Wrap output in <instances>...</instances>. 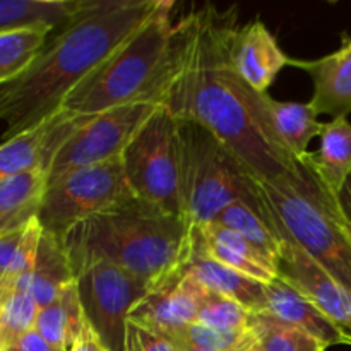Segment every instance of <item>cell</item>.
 <instances>
[{
    "instance_id": "cell-25",
    "label": "cell",
    "mask_w": 351,
    "mask_h": 351,
    "mask_svg": "<svg viewBox=\"0 0 351 351\" xmlns=\"http://www.w3.org/2000/svg\"><path fill=\"white\" fill-rule=\"evenodd\" d=\"M53 29L36 24L0 31V86L16 81L33 65Z\"/></svg>"
},
{
    "instance_id": "cell-11",
    "label": "cell",
    "mask_w": 351,
    "mask_h": 351,
    "mask_svg": "<svg viewBox=\"0 0 351 351\" xmlns=\"http://www.w3.org/2000/svg\"><path fill=\"white\" fill-rule=\"evenodd\" d=\"M271 225L280 235L281 242L278 278L308 298L331 321L351 335V291L314 257L308 256L276 223L271 221Z\"/></svg>"
},
{
    "instance_id": "cell-33",
    "label": "cell",
    "mask_w": 351,
    "mask_h": 351,
    "mask_svg": "<svg viewBox=\"0 0 351 351\" xmlns=\"http://www.w3.org/2000/svg\"><path fill=\"white\" fill-rule=\"evenodd\" d=\"M5 351H58L53 346L48 345L36 331L27 332L26 336H23L21 339H17L16 343L9 345Z\"/></svg>"
},
{
    "instance_id": "cell-28",
    "label": "cell",
    "mask_w": 351,
    "mask_h": 351,
    "mask_svg": "<svg viewBox=\"0 0 351 351\" xmlns=\"http://www.w3.org/2000/svg\"><path fill=\"white\" fill-rule=\"evenodd\" d=\"M252 321V312L239 302L202 287L195 322L221 331H245Z\"/></svg>"
},
{
    "instance_id": "cell-12",
    "label": "cell",
    "mask_w": 351,
    "mask_h": 351,
    "mask_svg": "<svg viewBox=\"0 0 351 351\" xmlns=\"http://www.w3.org/2000/svg\"><path fill=\"white\" fill-rule=\"evenodd\" d=\"M89 117L62 108L24 132L3 141L0 144V180L29 171L47 175L60 147Z\"/></svg>"
},
{
    "instance_id": "cell-27",
    "label": "cell",
    "mask_w": 351,
    "mask_h": 351,
    "mask_svg": "<svg viewBox=\"0 0 351 351\" xmlns=\"http://www.w3.org/2000/svg\"><path fill=\"white\" fill-rule=\"evenodd\" d=\"M40 307L26 285H16L2 302L0 314V345L7 348L27 332L34 331Z\"/></svg>"
},
{
    "instance_id": "cell-31",
    "label": "cell",
    "mask_w": 351,
    "mask_h": 351,
    "mask_svg": "<svg viewBox=\"0 0 351 351\" xmlns=\"http://www.w3.org/2000/svg\"><path fill=\"white\" fill-rule=\"evenodd\" d=\"M123 351H182L165 336L143 328L132 321H127L125 326V341Z\"/></svg>"
},
{
    "instance_id": "cell-23",
    "label": "cell",
    "mask_w": 351,
    "mask_h": 351,
    "mask_svg": "<svg viewBox=\"0 0 351 351\" xmlns=\"http://www.w3.org/2000/svg\"><path fill=\"white\" fill-rule=\"evenodd\" d=\"M259 187V185H257ZM215 223L225 226V228L233 230L249 240L252 245L263 254H266L271 261L280 263V252H281V242L280 235L276 230L273 228L267 216L266 204H264L263 197L257 201H237L233 204L226 206L218 216H216Z\"/></svg>"
},
{
    "instance_id": "cell-7",
    "label": "cell",
    "mask_w": 351,
    "mask_h": 351,
    "mask_svg": "<svg viewBox=\"0 0 351 351\" xmlns=\"http://www.w3.org/2000/svg\"><path fill=\"white\" fill-rule=\"evenodd\" d=\"M122 161L129 187L137 199L185 219L178 120L165 106L160 105L141 127L122 153Z\"/></svg>"
},
{
    "instance_id": "cell-24",
    "label": "cell",
    "mask_w": 351,
    "mask_h": 351,
    "mask_svg": "<svg viewBox=\"0 0 351 351\" xmlns=\"http://www.w3.org/2000/svg\"><path fill=\"white\" fill-rule=\"evenodd\" d=\"M84 321L86 315L74 281L51 304L40 308L34 331L55 350L64 351L69 341L81 331Z\"/></svg>"
},
{
    "instance_id": "cell-36",
    "label": "cell",
    "mask_w": 351,
    "mask_h": 351,
    "mask_svg": "<svg viewBox=\"0 0 351 351\" xmlns=\"http://www.w3.org/2000/svg\"><path fill=\"white\" fill-rule=\"evenodd\" d=\"M178 346V345H177ZM182 351H202V350H195V348H191V346H178Z\"/></svg>"
},
{
    "instance_id": "cell-6",
    "label": "cell",
    "mask_w": 351,
    "mask_h": 351,
    "mask_svg": "<svg viewBox=\"0 0 351 351\" xmlns=\"http://www.w3.org/2000/svg\"><path fill=\"white\" fill-rule=\"evenodd\" d=\"M178 136L182 204L191 225L215 221L237 201L259 199L257 178L208 129L178 120Z\"/></svg>"
},
{
    "instance_id": "cell-20",
    "label": "cell",
    "mask_w": 351,
    "mask_h": 351,
    "mask_svg": "<svg viewBox=\"0 0 351 351\" xmlns=\"http://www.w3.org/2000/svg\"><path fill=\"white\" fill-rule=\"evenodd\" d=\"M184 271L204 288L233 298L252 314L261 311V305L264 302V290H266V285L261 281L243 276L233 271L232 267L223 266L194 249L187 263L184 264Z\"/></svg>"
},
{
    "instance_id": "cell-26",
    "label": "cell",
    "mask_w": 351,
    "mask_h": 351,
    "mask_svg": "<svg viewBox=\"0 0 351 351\" xmlns=\"http://www.w3.org/2000/svg\"><path fill=\"white\" fill-rule=\"evenodd\" d=\"M82 3L84 0H0V31L36 24L57 27Z\"/></svg>"
},
{
    "instance_id": "cell-8",
    "label": "cell",
    "mask_w": 351,
    "mask_h": 351,
    "mask_svg": "<svg viewBox=\"0 0 351 351\" xmlns=\"http://www.w3.org/2000/svg\"><path fill=\"white\" fill-rule=\"evenodd\" d=\"M136 197L123 171L122 156L67 171L47 184L38 221L62 242L77 223L110 211Z\"/></svg>"
},
{
    "instance_id": "cell-39",
    "label": "cell",
    "mask_w": 351,
    "mask_h": 351,
    "mask_svg": "<svg viewBox=\"0 0 351 351\" xmlns=\"http://www.w3.org/2000/svg\"><path fill=\"white\" fill-rule=\"evenodd\" d=\"M0 351H5V348H3V346H2V345H0Z\"/></svg>"
},
{
    "instance_id": "cell-2",
    "label": "cell",
    "mask_w": 351,
    "mask_h": 351,
    "mask_svg": "<svg viewBox=\"0 0 351 351\" xmlns=\"http://www.w3.org/2000/svg\"><path fill=\"white\" fill-rule=\"evenodd\" d=\"M161 0H84L58 24L29 69L0 86L3 139L17 136L64 108L67 96L108 60L160 7Z\"/></svg>"
},
{
    "instance_id": "cell-13",
    "label": "cell",
    "mask_w": 351,
    "mask_h": 351,
    "mask_svg": "<svg viewBox=\"0 0 351 351\" xmlns=\"http://www.w3.org/2000/svg\"><path fill=\"white\" fill-rule=\"evenodd\" d=\"M202 285L184 266L154 285L149 293L132 308L129 321L171 339L185 326L195 322Z\"/></svg>"
},
{
    "instance_id": "cell-10",
    "label": "cell",
    "mask_w": 351,
    "mask_h": 351,
    "mask_svg": "<svg viewBox=\"0 0 351 351\" xmlns=\"http://www.w3.org/2000/svg\"><path fill=\"white\" fill-rule=\"evenodd\" d=\"M158 108L160 105L154 101H134L89 117L60 147L47 173V184L67 171L122 156L134 136Z\"/></svg>"
},
{
    "instance_id": "cell-21",
    "label": "cell",
    "mask_w": 351,
    "mask_h": 351,
    "mask_svg": "<svg viewBox=\"0 0 351 351\" xmlns=\"http://www.w3.org/2000/svg\"><path fill=\"white\" fill-rule=\"evenodd\" d=\"M74 281V271L64 245L57 237L43 230L29 276V290L38 307L51 304Z\"/></svg>"
},
{
    "instance_id": "cell-5",
    "label": "cell",
    "mask_w": 351,
    "mask_h": 351,
    "mask_svg": "<svg viewBox=\"0 0 351 351\" xmlns=\"http://www.w3.org/2000/svg\"><path fill=\"white\" fill-rule=\"evenodd\" d=\"M257 185L271 221L351 291V237L339 199L304 163L295 173Z\"/></svg>"
},
{
    "instance_id": "cell-18",
    "label": "cell",
    "mask_w": 351,
    "mask_h": 351,
    "mask_svg": "<svg viewBox=\"0 0 351 351\" xmlns=\"http://www.w3.org/2000/svg\"><path fill=\"white\" fill-rule=\"evenodd\" d=\"M321 146L308 151L300 163L311 168L321 184L339 199L343 187L351 178V122L348 117L332 119L322 125Z\"/></svg>"
},
{
    "instance_id": "cell-29",
    "label": "cell",
    "mask_w": 351,
    "mask_h": 351,
    "mask_svg": "<svg viewBox=\"0 0 351 351\" xmlns=\"http://www.w3.org/2000/svg\"><path fill=\"white\" fill-rule=\"evenodd\" d=\"M261 351H326L311 335L264 315H254L250 324Z\"/></svg>"
},
{
    "instance_id": "cell-34",
    "label": "cell",
    "mask_w": 351,
    "mask_h": 351,
    "mask_svg": "<svg viewBox=\"0 0 351 351\" xmlns=\"http://www.w3.org/2000/svg\"><path fill=\"white\" fill-rule=\"evenodd\" d=\"M339 204H341L343 213H345L346 218L351 221V178L346 182V185L343 187L341 194H339Z\"/></svg>"
},
{
    "instance_id": "cell-30",
    "label": "cell",
    "mask_w": 351,
    "mask_h": 351,
    "mask_svg": "<svg viewBox=\"0 0 351 351\" xmlns=\"http://www.w3.org/2000/svg\"><path fill=\"white\" fill-rule=\"evenodd\" d=\"M254 339L252 329L245 331H221L199 322L185 326L170 341L178 346H191L202 351H239Z\"/></svg>"
},
{
    "instance_id": "cell-35",
    "label": "cell",
    "mask_w": 351,
    "mask_h": 351,
    "mask_svg": "<svg viewBox=\"0 0 351 351\" xmlns=\"http://www.w3.org/2000/svg\"><path fill=\"white\" fill-rule=\"evenodd\" d=\"M239 351H261V348H259V345H257V343H256V338H254L252 341L249 343V345L243 346V348L239 350Z\"/></svg>"
},
{
    "instance_id": "cell-38",
    "label": "cell",
    "mask_w": 351,
    "mask_h": 351,
    "mask_svg": "<svg viewBox=\"0 0 351 351\" xmlns=\"http://www.w3.org/2000/svg\"><path fill=\"white\" fill-rule=\"evenodd\" d=\"M2 302L3 300H2V298H0V314H2Z\"/></svg>"
},
{
    "instance_id": "cell-15",
    "label": "cell",
    "mask_w": 351,
    "mask_h": 351,
    "mask_svg": "<svg viewBox=\"0 0 351 351\" xmlns=\"http://www.w3.org/2000/svg\"><path fill=\"white\" fill-rule=\"evenodd\" d=\"M254 315H264L298 331L307 332L326 348L351 346V335L348 331L339 328L321 308L315 307L308 298L298 293L280 278L266 285L261 311Z\"/></svg>"
},
{
    "instance_id": "cell-1",
    "label": "cell",
    "mask_w": 351,
    "mask_h": 351,
    "mask_svg": "<svg viewBox=\"0 0 351 351\" xmlns=\"http://www.w3.org/2000/svg\"><path fill=\"white\" fill-rule=\"evenodd\" d=\"M235 9L208 5L178 19V40L160 98L175 119L195 122L225 144L257 180L295 173V160L278 141L261 93L230 64Z\"/></svg>"
},
{
    "instance_id": "cell-17",
    "label": "cell",
    "mask_w": 351,
    "mask_h": 351,
    "mask_svg": "<svg viewBox=\"0 0 351 351\" xmlns=\"http://www.w3.org/2000/svg\"><path fill=\"white\" fill-rule=\"evenodd\" d=\"M290 65L307 72L314 84L308 105L317 115L332 119L351 113V36L345 34L338 50L315 60H295Z\"/></svg>"
},
{
    "instance_id": "cell-19",
    "label": "cell",
    "mask_w": 351,
    "mask_h": 351,
    "mask_svg": "<svg viewBox=\"0 0 351 351\" xmlns=\"http://www.w3.org/2000/svg\"><path fill=\"white\" fill-rule=\"evenodd\" d=\"M261 103L278 141L300 161L308 153L312 139L319 137L324 122H319V115L308 103L278 101L267 93H261Z\"/></svg>"
},
{
    "instance_id": "cell-22",
    "label": "cell",
    "mask_w": 351,
    "mask_h": 351,
    "mask_svg": "<svg viewBox=\"0 0 351 351\" xmlns=\"http://www.w3.org/2000/svg\"><path fill=\"white\" fill-rule=\"evenodd\" d=\"M45 189L47 175L43 171L0 180V237L23 228L36 218Z\"/></svg>"
},
{
    "instance_id": "cell-37",
    "label": "cell",
    "mask_w": 351,
    "mask_h": 351,
    "mask_svg": "<svg viewBox=\"0 0 351 351\" xmlns=\"http://www.w3.org/2000/svg\"><path fill=\"white\" fill-rule=\"evenodd\" d=\"M348 233H350V237H351V221L348 219Z\"/></svg>"
},
{
    "instance_id": "cell-9",
    "label": "cell",
    "mask_w": 351,
    "mask_h": 351,
    "mask_svg": "<svg viewBox=\"0 0 351 351\" xmlns=\"http://www.w3.org/2000/svg\"><path fill=\"white\" fill-rule=\"evenodd\" d=\"M86 319L110 351H123L125 326L132 308L153 285L108 263H96L75 276Z\"/></svg>"
},
{
    "instance_id": "cell-14",
    "label": "cell",
    "mask_w": 351,
    "mask_h": 351,
    "mask_svg": "<svg viewBox=\"0 0 351 351\" xmlns=\"http://www.w3.org/2000/svg\"><path fill=\"white\" fill-rule=\"evenodd\" d=\"M290 60L261 19L233 29L230 64L235 74L256 91L267 93L281 69L290 65Z\"/></svg>"
},
{
    "instance_id": "cell-3",
    "label": "cell",
    "mask_w": 351,
    "mask_h": 351,
    "mask_svg": "<svg viewBox=\"0 0 351 351\" xmlns=\"http://www.w3.org/2000/svg\"><path fill=\"white\" fill-rule=\"evenodd\" d=\"M74 276L96 263L119 266L151 285L182 269L192 254V225L141 199L77 223L62 239Z\"/></svg>"
},
{
    "instance_id": "cell-32",
    "label": "cell",
    "mask_w": 351,
    "mask_h": 351,
    "mask_svg": "<svg viewBox=\"0 0 351 351\" xmlns=\"http://www.w3.org/2000/svg\"><path fill=\"white\" fill-rule=\"evenodd\" d=\"M27 225L0 237V287L5 281V278L9 276L10 267H12L14 259H16L17 250H19L21 242H23Z\"/></svg>"
},
{
    "instance_id": "cell-16",
    "label": "cell",
    "mask_w": 351,
    "mask_h": 351,
    "mask_svg": "<svg viewBox=\"0 0 351 351\" xmlns=\"http://www.w3.org/2000/svg\"><path fill=\"white\" fill-rule=\"evenodd\" d=\"M192 249L264 285L278 278V264L274 261L239 233L215 221L192 225Z\"/></svg>"
},
{
    "instance_id": "cell-4",
    "label": "cell",
    "mask_w": 351,
    "mask_h": 351,
    "mask_svg": "<svg viewBox=\"0 0 351 351\" xmlns=\"http://www.w3.org/2000/svg\"><path fill=\"white\" fill-rule=\"evenodd\" d=\"M175 7L161 0L146 24L67 96L64 108L96 115L134 101L160 105L178 40Z\"/></svg>"
}]
</instances>
